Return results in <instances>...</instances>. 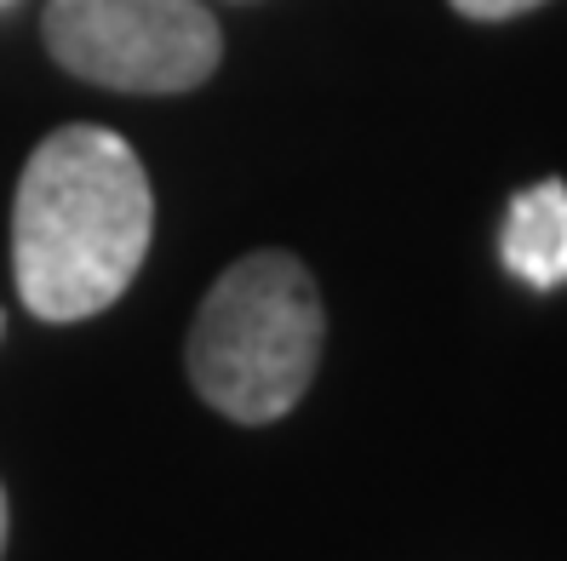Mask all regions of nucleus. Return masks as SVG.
Here are the masks:
<instances>
[{
    "instance_id": "nucleus-1",
    "label": "nucleus",
    "mask_w": 567,
    "mask_h": 561,
    "mask_svg": "<svg viewBox=\"0 0 567 561\" xmlns=\"http://www.w3.org/2000/svg\"><path fill=\"white\" fill-rule=\"evenodd\" d=\"M155 195L110 126H63L29 155L12 201V270L29 315L52 326L110 310L144 270Z\"/></svg>"
},
{
    "instance_id": "nucleus-2",
    "label": "nucleus",
    "mask_w": 567,
    "mask_h": 561,
    "mask_svg": "<svg viewBox=\"0 0 567 561\" xmlns=\"http://www.w3.org/2000/svg\"><path fill=\"white\" fill-rule=\"evenodd\" d=\"M321 344L327 310L316 276L292 252H247L213 281L184 339V367L213 413L276 424L316 384Z\"/></svg>"
},
{
    "instance_id": "nucleus-4",
    "label": "nucleus",
    "mask_w": 567,
    "mask_h": 561,
    "mask_svg": "<svg viewBox=\"0 0 567 561\" xmlns=\"http://www.w3.org/2000/svg\"><path fill=\"white\" fill-rule=\"evenodd\" d=\"M505 270L527 287H561L567 281V184L545 178L522 189L505 212Z\"/></svg>"
},
{
    "instance_id": "nucleus-5",
    "label": "nucleus",
    "mask_w": 567,
    "mask_h": 561,
    "mask_svg": "<svg viewBox=\"0 0 567 561\" xmlns=\"http://www.w3.org/2000/svg\"><path fill=\"white\" fill-rule=\"evenodd\" d=\"M533 7H545V0H453V12L476 18V23H505V18H522Z\"/></svg>"
},
{
    "instance_id": "nucleus-3",
    "label": "nucleus",
    "mask_w": 567,
    "mask_h": 561,
    "mask_svg": "<svg viewBox=\"0 0 567 561\" xmlns=\"http://www.w3.org/2000/svg\"><path fill=\"white\" fill-rule=\"evenodd\" d=\"M41 29L63 70L110 92H189L224 58L218 18L195 0H52Z\"/></svg>"
},
{
    "instance_id": "nucleus-6",
    "label": "nucleus",
    "mask_w": 567,
    "mask_h": 561,
    "mask_svg": "<svg viewBox=\"0 0 567 561\" xmlns=\"http://www.w3.org/2000/svg\"><path fill=\"white\" fill-rule=\"evenodd\" d=\"M0 550H7V492H0Z\"/></svg>"
}]
</instances>
